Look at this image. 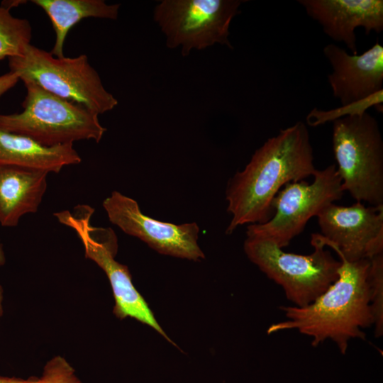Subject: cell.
Masks as SVG:
<instances>
[{
  "label": "cell",
  "mask_w": 383,
  "mask_h": 383,
  "mask_svg": "<svg viewBox=\"0 0 383 383\" xmlns=\"http://www.w3.org/2000/svg\"><path fill=\"white\" fill-rule=\"evenodd\" d=\"M26 95L18 113L0 114V130L29 138L45 147L93 140L106 129L99 114L52 94L32 81L23 82Z\"/></svg>",
  "instance_id": "cell-3"
},
{
  "label": "cell",
  "mask_w": 383,
  "mask_h": 383,
  "mask_svg": "<svg viewBox=\"0 0 383 383\" xmlns=\"http://www.w3.org/2000/svg\"><path fill=\"white\" fill-rule=\"evenodd\" d=\"M306 14L317 21L328 37L343 42L352 52L357 54L356 35L357 28L366 34L383 30L382 0H299Z\"/></svg>",
  "instance_id": "cell-13"
},
{
  "label": "cell",
  "mask_w": 383,
  "mask_h": 383,
  "mask_svg": "<svg viewBox=\"0 0 383 383\" xmlns=\"http://www.w3.org/2000/svg\"><path fill=\"white\" fill-rule=\"evenodd\" d=\"M46 171L0 166V224L16 226L21 218L35 213L47 189Z\"/></svg>",
  "instance_id": "cell-14"
},
{
  "label": "cell",
  "mask_w": 383,
  "mask_h": 383,
  "mask_svg": "<svg viewBox=\"0 0 383 383\" xmlns=\"http://www.w3.org/2000/svg\"><path fill=\"white\" fill-rule=\"evenodd\" d=\"M35 383H82L74 368L62 357L56 356L45 365L40 377Z\"/></svg>",
  "instance_id": "cell-20"
},
{
  "label": "cell",
  "mask_w": 383,
  "mask_h": 383,
  "mask_svg": "<svg viewBox=\"0 0 383 383\" xmlns=\"http://www.w3.org/2000/svg\"><path fill=\"white\" fill-rule=\"evenodd\" d=\"M383 102V89L362 100L341 105L331 110L313 109L306 116V123L310 126H318L327 122L350 116L360 115L372 106H382Z\"/></svg>",
  "instance_id": "cell-18"
},
{
  "label": "cell",
  "mask_w": 383,
  "mask_h": 383,
  "mask_svg": "<svg viewBox=\"0 0 383 383\" xmlns=\"http://www.w3.org/2000/svg\"><path fill=\"white\" fill-rule=\"evenodd\" d=\"M18 80V76L16 73L11 71L0 76V96L12 88Z\"/></svg>",
  "instance_id": "cell-21"
},
{
  "label": "cell",
  "mask_w": 383,
  "mask_h": 383,
  "mask_svg": "<svg viewBox=\"0 0 383 383\" xmlns=\"http://www.w3.org/2000/svg\"><path fill=\"white\" fill-rule=\"evenodd\" d=\"M370 309L374 327V335H383V254L370 259Z\"/></svg>",
  "instance_id": "cell-19"
},
{
  "label": "cell",
  "mask_w": 383,
  "mask_h": 383,
  "mask_svg": "<svg viewBox=\"0 0 383 383\" xmlns=\"http://www.w3.org/2000/svg\"><path fill=\"white\" fill-rule=\"evenodd\" d=\"M94 211L88 205H78L72 212L64 210L55 213L54 216L60 223L74 231L83 244L85 256L96 262L106 274L115 299L113 313L116 317L135 318L152 327L173 344L133 286L128 267L115 260L118 242L113 231L91 225Z\"/></svg>",
  "instance_id": "cell-7"
},
{
  "label": "cell",
  "mask_w": 383,
  "mask_h": 383,
  "mask_svg": "<svg viewBox=\"0 0 383 383\" xmlns=\"http://www.w3.org/2000/svg\"><path fill=\"white\" fill-rule=\"evenodd\" d=\"M50 18L55 33V41L50 53L63 57L64 45L70 28L85 18L116 20L120 4H108L103 0H33Z\"/></svg>",
  "instance_id": "cell-16"
},
{
  "label": "cell",
  "mask_w": 383,
  "mask_h": 383,
  "mask_svg": "<svg viewBox=\"0 0 383 383\" xmlns=\"http://www.w3.org/2000/svg\"><path fill=\"white\" fill-rule=\"evenodd\" d=\"M313 251L309 255L287 252L273 243L246 238L244 251L248 259L279 285L294 306L313 302L338 277L341 262L326 249L318 233L311 235Z\"/></svg>",
  "instance_id": "cell-5"
},
{
  "label": "cell",
  "mask_w": 383,
  "mask_h": 383,
  "mask_svg": "<svg viewBox=\"0 0 383 383\" xmlns=\"http://www.w3.org/2000/svg\"><path fill=\"white\" fill-rule=\"evenodd\" d=\"M319 238L349 262L383 254V205L349 206L331 203L316 216Z\"/></svg>",
  "instance_id": "cell-10"
},
{
  "label": "cell",
  "mask_w": 383,
  "mask_h": 383,
  "mask_svg": "<svg viewBox=\"0 0 383 383\" xmlns=\"http://www.w3.org/2000/svg\"><path fill=\"white\" fill-rule=\"evenodd\" d=\"M341 262L338 279L304 307L281 306L287 320L272 324L268 334L296 329L311 338L314 347L327 340L345 354L352 339H365L364 329L373 325L370 309L368 259Z\"/></svg>",
  "instance_id": "cell-2"
},
{
  "label": "cell",
  "mask_w": 383,
  "mask_h": 383,
  "mask_svg": "<svg viewBox=\"0 0 383 383\" xmlns=\"http://www.w3.org/2000/svg\"><path fill=\"white\" fill-rule=\"evenodd\" d=\"M243 1L163 0L154 9V20L166 36L170 48H182L187 56L193 49L216 43L232 49L229 28Z\"/></svg>",
  "instance_id": "cell-9"
},
{
  "label": "cell",
  "mask_w": 383,
  "mask_h": 383,
  "mask_svg": "<svg viewBox=\"0 0 383 383\" xmlns=\"http://www.w3.org/2000/svg\"><path fill=\"white\" fill-rule=\"evenodd\" d=\"M5 261H6V257H5L4 251L3 249L2 244L0 242V267L4 265ZM1 298H2L1 288L0 287V316L1 314Z\"/></svg>",
  "instance_id": "cell-23"
},
{
  "label": "cell",
  "mask_w": 383,
  "mask_h": 383,
  "mask_svg": "<svg viewBox=\"0 0 383 383\" xmlns=\"http://www.w3.org/2000/svg\"><path fill=\"white\" fill-rule=\"evenodd\" d=\"M32 27L27 19L14 17L0 6V60L23 55L31 44Z\"/></svg>",
  "instance_id": "cell-17"
},
{
  "label": "cell",
  "mask_w": 383,
  "mask_h": 383,
  "mask_svg": "<svg viewBox=\"0 0 383 383\" xmlns=\"http://www.w3.org/2000/svg\"><path fill=\"white\" fill-rule=\"evenodd\" d=\"M313 162L304 123L298 121L268 138L245 167L228 182L226 199L231 220L226 233L242 225L269 221L273 215L272 203L279 191L289 182L313 176L317 171Z\"/></svg>",
  "instance_id": "cell-1"
},
{
  "label": "cell",
  "mask_w": 383,
  "mask_h": 383,
  "mask_svg": "<svg viewBox=\"0 0 383 383\" xmlns=\"http://www.w3.org/2000/svg\"><path fill=\"white\" fill-rule=\"evenodd\" d=\"M323 54L332 67L328 82L341 105L365 99L382 89L383 46L377 42L360 55L328 44Z\"/></svg>",
  "instance_id": "cell-12"
},
{
  "label": "cell",
  "mask_w": 383,
  "mask_h": 383,
  "mask_svg": "<svg viewBox=\"0 0 383 383\" xmlns=\"http://www.w3.org/2000/svg\"><path fill=\"white\" fill-rule=\"evenodd\" d=\"M103 207L112 223L159 253L194 261L204 258L196 223L177 225L150 218L142 213L135 200L118 191L105 199Z\"/></svg>",
  "instance_id": "cell-11"
},
{
  "label": "cell",
  "mask_w": 383,
  "mask_h": 383,
  "mask_svg": "<svg viewBox=\"0 0 383 383\" xmlns=\"http://www.w3.org/2000/svg\"><path fill=\"white\" fill-rule=\"evenodd\" d=\"M73 144L43 146L26 136L0 130V166H17L58 173L63 167L80 163Z\"/></svg>",
  "instance_id": "cell-15"
},
{
  "label": "cell",
  "mask_w": 383,
  "mask_h": 383,
  "mask_svg": "<svg viewBox=\"0 0 383 383\" xmlns=\"http://www.w3.org/2000/svg\"><path fill=\"white\" fill-rule=\"evenodd\" d=\"M313 177L311 183L301 180L286 184L272 201V218L248 225L247 237L267 240L283 249L304 231L311 218L342 198V181L335 165L317 170Z\"/></svg>",
  "instance_id": "cell-8"
},
{
  "label": "cell",
  "mask_w": 383,
  "mask_h": 383,
  "mask_svg": "<svg viewBox=\"0 0 383 383\" xmlns=\"http://www.w3.org/2000/svg\"><path fill=\"white\" fill-rule=\"evenodd\" d=\"M36 377H30L27 379L9 377L0 375V383H35Z\"/></svg>",
  "instance_id": "cell-22"
},
{
  "label": "cell",
  "mask_w": 383,
  "mask_h": 383,
  "mask_svg": "<svg viewBox=\"0 0 383 383\" xmlns=\"http://www.w3.org/2000/svg\"><path fill=\"white\" fill-rule=\"evenodd\" d=\"M333 151L342 189L356 202L383 205V140L367 111L333 121Z\"/></svg>",
  "instance_id": "cell-4"
},
{
  "label": "cell",
  "mask_w": 383,
  "mask_h": 383,
  "mask_svg": "<svg viewBox=\"0 0 383 383\" xmlns=\"http://www.w3.org/2000/svg\"><path fill=\"white\" fill-rule=\"evenodd\" d=\"M9 66L23 82L32 81L45 91L99 115L118 105L86 55L57 57L30 44L23 55L9 58Z\"/></svg>",
  "instance_id": "cell-6"
}]
</instances>
